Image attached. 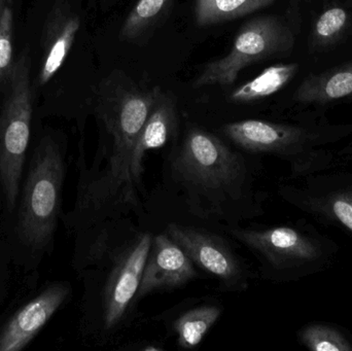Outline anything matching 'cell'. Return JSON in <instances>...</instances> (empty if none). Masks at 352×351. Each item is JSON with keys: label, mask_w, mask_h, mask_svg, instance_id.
<instances>
[{"label": "cell", "mask_w": 352, "mask_h": 351, "mask_svg": "<svg viewBox=\"0 0 352 351\" xmlns=\"http://www.w3.org/2000/svg\"><path fill=\"white\" fill-rule=\"evenodd\" d=\"M153 237L125 216L74 237L72 265L85 286L80 329L95 343H109L127 327Z\"/></svg>", "instance_id": "1"}, {"label": "cell", "mask_w": 352, "mask_h": 351, "mask_svg": "<svg viewBox=\"0 0 352 351\" xmlns=\"http://www.w3.org/2000/svg\"><path fill=\"white\" fill-rule=\"evenodd\" d=\"M170 174L190 212L203 218H226L246 198V159L196 126L173 152Z\"/></svg>", "instance_id": "2"}, {"label": "cell", "mask_w": 352, "mask_h": 351, "mask_svg": "<svg viewBox=\"0 0 352 351\" xmlns=\"http://www.w3.org/2000/svg\"><path fill=\"white\" fill-rule=\"evenodd\" d=\"M66 163L63 148L50 135L34 148L19 207L16 233L34 251L49 249L61 216Z\"/></svg>", "instance_id": "3"}, {"label": "cell", "mask_w": 352, "mask_h": 351, "mask_svg": "<svg viewBox=\"0 0 352 351\" xmlns=\"http://www.w3.org/2000/svg\"><path fill=\"white\" fill-rule=\"evenodd\" d=\"M8 80V94L0 113V185L6 206L12 212L20 195L32 122L28 52H23L12 64Z\"/></svg>", "instance_id": "4"}, {"label": "cell", "mask_w": 352, "mask_h": 351, "mask_svg": "<svg viewBox=\"0 0 352 351\" xmlns=\"http://www.w3.org/2000/svg\"><path fill=\"white\" fill-rule=\"evenodd\" d=\"M294 43L293 31L280 19L273 16L252 19L238 31L227 55L205 66L195 80L194 87L231 86L242 70L287 53Z\"/></svg>", "instance_id": "5"}, {"label": "cell", "mask_w": 352, "mask_h": 351, "mask_svg": "<svg viewBox=\"0 0 352 351\" xmlns=\"http://www.w3.org/2000/svg\"><path fill=\"white\" fill-rule=\"evenodd\" d=\"M165 232L184 249L196 267L214 278L223 292L241 293L250 286V271L232 245L206 229L171 223Z\"/></svg>", "instance_id": "6"}, {"label": "cell", "mask_w": 352, "mask_h": 351, "mask_svg": "<svg viewBox=\"0 0 352 351\" xmlns=\"http://www.w3.org/2000/svg\"><path fill=\"white\" fill-rule=\"evenodd\" d=\"M229 233L258 258L266 271H287L318 255V247L308 237L289 227L231 228Z\"/></svg>", "instance_id": "7"}, {"label": "cell", "mask_w": 352, "mask_h": 351, "mask_svg": "<svg viewBox=\"0 0 352 351\" xmlns=\"http://www.w3.org/2000/svg\"><path fill=\"white\" fill-rule=\"evenodd\" d=\"M197 278L196 266L184 249L166 232L154 235L136 301L155 293L177 290Z\"/></svg>", "instance_id": "8"}, {"label": "cell", "mask_w": 352, "mask_h": 351, "mask_svg": "<svg viewBox=\"0 0 352 351\" xmlns=\"http://www.w3.org/2000/svg\"><path fill=\"white\" fill-rule=\"evenodd\" d=\"M72 295L68 282L47 286L38 296L16 311L0 331V351L24 350Z\"/></svg>", "instance_id": "9"}, {"label": "cell", "mask_w": 352, "mask_h": 351, "mask_svg": "<svg viewBox=\"0 0 352 351\" xmlns=\"http://www.w3.org/2000/svg\"><path fill=\"white\" fill-rule=\"evenodd\" d=\"M80 28V16L72 10L69 0H56L43 32L45 55L38 74L39 86L47 84L59 71Z\"/></svg>", "instance_id": "10"}, {"label": "cell", "mask_w": 352, "mask_h": 351, "mask_svg": "<svg viewBox=\"0 0 352 351\" xmlns=\"http://www.w3.org/2000/svg\"><path fill=\"white\" fill-rule=\"evenodd\" d=\"M221 132L238 148L254 154H281L297 146L304 136L303 131L298 128L261 120L226 124Z\"/></svg>", "instance_id": "11"}, {"label": "cell", "mask_w": 352, "mask_h": 351, "mask_svg": "<svg viewBox=\"0 0 352 351\" xmlns=\"http://www.w3.org/2000/svg\"><path fill=\"white\" fill-rule=\"evenodd\" d=\"M178 127L175 97L161 90L156 103L140 130L132 156L131 171L138 189H142L144 157L148 152L163 148L175 135Z\"/></svg>", "instance_id": "12"}, {"label": "cell", "mask_w": 352, "mask_h": 351, "mask_svg": "<svg viewBox=\"0 0 352 351\" xmlns=\"http://www.w3.org/2000/svg\"><path fill=\"white\" fill-rule=\"evenodd\" d=\"M352 95V61L303 80L296 100L301 103H324L340 100Z\"/></svg>", "instance_id": "13"}, {"label": "cell", "mask_w": 352, "mask_h": 351, "mask_svg": "<svg viewBox=\"0 0 352 351\" xmlns=\"http://www.w3.org/2000/svg\"><path fill=\"white\" fill-rule=\"evenodd\" d=\"M297 63L276 64L266 68L254 80L232 91L229 101L238 104L256 102L271 96L287 86L297 74Z\"/></svg>", "instance_id": "14"}, {"label": "cell", "mask_w": 352, "mask_h": 351, "mask_svg": "<svg viewBox=\"0 0 352 351\" xmlns=\"http://www.w3.org/2000/svg\"><path fill=\"white\" fill-rule=\"evenodd\" d=\"M223 313L219 305L204 303L180 313L173 323L177 344L184 350L197 348Z\"/></svg>", "instance_id": "15"}, {"label": "cell", "mask_w": 352, "mask_h": 351, "mask_svg": "<svg viewBox=\"0 0 352 351\" xmlns=\"http://www.w3.org/2000/svg\"><path fill=\"white\" fill-rule=\"evenodd\" d=\"M274 3V0H196L195 20L199 27L237 20Z\"/></svg>", "instance_id": "16"}, {"label": "cell", "mask_w": 352, "mask_h": 351, "mask_svg": "<svg viewBox=\"0 0 352 351\" xmlns=\"http://www.w3.org/2000/svg\"><path fill=\"white\" fill-rule=\"evenodd\" d=\"M173 2V0H138L122 25L120 38L126 41L144 38L166 14Z\"/></svg>", "instance_id": "17"}, {"label": "cell", "mask_w": 352, "mask_h": 351, "mask_svg": "<svg viewBox=\"0 0 352 351\" xmlns=\"http://www.w3.org/2000/svg\"><path fill=\"white\" fill-rule=\"evenodd\" d=\"M349 16L342 8H331L324 10L314 23V43L318 47H327L338 41L349 26Z\"/></svg>", "instance_id": "18"}, {"label": "cell", "mask_w": 352, "mask_h": 351, "mask_svg": "<svg viewBox=\"0 0 352 351\" xmlns=\"http://www.w3.org/2000/svg\"><path fill=\"white\" fill-rule=\"evenodd\" d=\"M302 343L314 351H351L349 340L340 332L324 325H312L300 334Z\"/></svg>", "instance_id": "19"}, {"label": "cell", "mask_w": 352, "mask_h": 351, "mask_svg": "<svg viewBox=\"0 0 352 351\" xmlns=\"http://www.w3.org/2000/svg\"><path fill=\"white\" fill-rule=\"evenodd\" d=\"M12 32L14 12L8 3L0 20V87L8 80L12 67Z\"/></svg>", "instance_id": "20"}, {"label": "cell", "mask_w": 352, "mask_h": 351, "mask_svg": "<svg viewBox=\"0 0 352 351\" xmlns=\"http://www.w3.org/2000/svg\"><path fill=\"white\" fill-rule=\"evenodd\" d=\"M335 218L352 232V196H340L332 203Z\"/></svg>", "instance_id": "21"}, {"label": "cell", "mask_w": 352, "mask_h": 351, "mask_svg": "<svg viewBox=\"0 0 352 351\" xmlns=\"http://www.w3.org/2000/svg\"><path fill=\"white\" fill-rule=\"evenodd\" d=\"M8 1H10V0H0V20H1L2 12H3Z\"/></svg>", "instance_id": "22"}, {"label": "cell", "mask_w": 352, "mask_h": 351, "mask_svg": "<svg viewBox=\"0 0 352 351\" xmlns=\"http://www.w3.org/2000/svg\"><path fill=\"white\" fill-rule=\"evenodd\" d=\"M289 1L295 2V3H297V2L299 1V0H289Z\"/></svg>", "instance_id": "23"}, {"label": "cell", "mask_w": 352, "mask_h": 351, "mask_svg": "<svg viewBox=\"0 0 352 351\" xmlns=\"http://www.w3.org/2000/svg\"><path fill=\"white\" fill-rule=\"evenodd\" d=\"M105 1H107V2H111V1H113V0H105Z\"/></svg>", "instance_id": "24"}]
</instances>
